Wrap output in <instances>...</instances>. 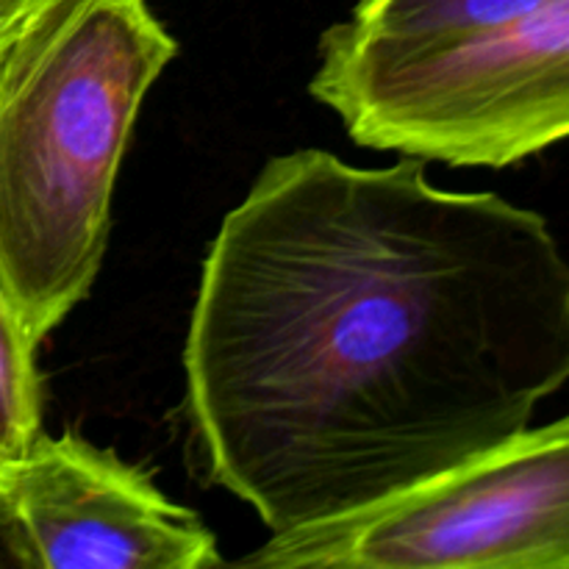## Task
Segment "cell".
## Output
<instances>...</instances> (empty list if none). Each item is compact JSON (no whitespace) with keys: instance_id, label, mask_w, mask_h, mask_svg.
<instances>
[{"instance_id":"6da1fadb","label":"cell","mask_w":569,"mask_h":569,"mask_svg":"<svg viewBox=\"0 0 569 569\" xmlns=\"http://www.w3.org/2000/svg\"><path fill=\"white\" fill-rule=\"evenodd\" d=\"M569 383V261L542 214L426 161L276 156L222 217L183 339L187 453L270 533L406 492Z\"/></svg>"},{"instance_id":"7a4b0ae2","label":"cell","mask_w":569,"mask_h":569,"mask_svg":"<svg viewBox=\"0 0 569 569\" xmlns=\"http://www.w3.org/2000/svg\"><path fill=\"white\" fill-rule=\"evenodd\" d=\"M176 53L148 0H56L0 59V289L37 348L98 281L133 122Z\"/></svg>"},{"instance_id":"3957f363","label":"cell","mask_w":569,"mask_h":569,"mask_svg":"<svg viewBox=\"0 0 569 569\" xmlns=\"http://www.w3.org/2000/svg\"><path fill=\"white\" fill-rule=\"evenodd\" d=\"M311 98L372 150L511 167L569 139V0L459 39L370 42L331 26Z\"/></svg>"},{"instance_id":"277c9868","label":"cell","mask_w":569,"mask_h":569,"mask_svg":"<svg viewBox=\"0 0 569 569\" xmlns=\"http://www.w3.org/2000/svg\"><path fill=\"white\" fill-rule=\"evenodd\" d=\"M259 569H569V415L387 500L270 533Z\"/></svg>"},{"instance_id":"5b68a950","label":"cell","mask_w":569,"mask_h":569,"mask_svg":"<svg viewBox=\"0 0 569 569\" xmlns=\"http://www.w3.org/2000/svg\"><path fill=\"white\" fill-rule=\"evenodd\" d=\"M0 545L31 569H209L220 542L142 467L78 433L0 465Z\"/></svg>"},{"instance_id":"8992f818","label":"cell","mask_w":569,"mask_h":569,"mask_svg":"<svg viewBox=\"0 0 569 569\" xmlns=\"http://www.w3.org/2000/svg\"><path fill=\"white\" fill-rule=\"evenodd\" d=\"M556 0H359L339 26L370 42L459 39L533 14Z\"/></svg>"},{"instance_id":"52a82bcc","label":"cell","mask_w":569,"mask_h":569,"mask_svg":"<svg viewBox=\"0 0 569 569\" xmlns=\"http://www.w3.org/2000/svg\"><path fill=\"white\" fill-rule=\"evenodd\" d=\"M37 350L0 289V461L26 453L42 433Z\"/></svg>"},{"instance_id":"ba28073f","label":"cell","mask_w":569,"mask_h":569,"mask_svg":"<svg viewBox=\"0 0 569 569\" xmlns=\"http://www.w3.org/2000/svg\"><path fill=\"white\" fill-rule=\"evenodd\" d=\"M56 0H0V59Z\"/></svg>"},{"instance_id":"9c48e42d","label":"cell","mask_w":569,"mask_h":569,"mask_svg":"<svg viewBox=\"0 0 569 569\" xmlns=\"http://www.w3.org/2000/svg\"><path fill=\"white\" fill-rule=\"evenodd\" d=\"M0 465H3V461H0Z\"/></svg>"}]
</instances>
